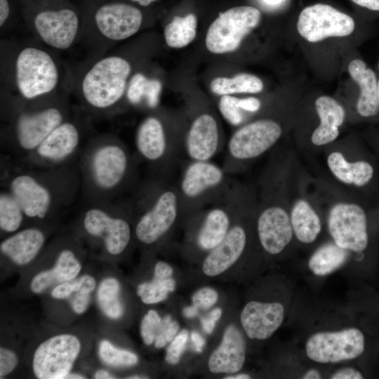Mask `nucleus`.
Instances as JSON below:
<instances>
[{
  "label": "nucleus",
  "mask_w": 379,
  "mask_h": 379,
  "mask_svg": "<svg viewBox=\"0 0 379 379\" xmlns=\"http://www.w3.org/2000/svg\"><path fill=\"white\" fill-rule=\"evenodd\" d=\"M86 190L93 201H104L132 184L135 161L129 149L115 139L101 140L86 149L82 159Z\"/></svg>",
  "instance_id": "obj_1"
},
{
  "label": "nucleus",
  "mask_w": 379,
  "mask_h": 379,
  "mask_svg": "<svg viewBox=\"0 0 379 379\" xmlns=\"http://www.w3.org/2000/svg\"><path fill=\"white\" fill-rule=\"evenodd\" d=\"M159 177L142 187L135 206L140 215L135 224L134 234L145 246L161 241L182 220L176 184Z\"/></svg>",
  "instance_id": "obj_2"
},
{
  "label": "nucleus",
  "mask_w": 379,
  "mask_h": 379,
  "mask_svg": "<svg viewBox=\"0 0 379 379\" xmlns=\"http://www.w3.org/2000/svg\"><path fill=\"white\" fill-rule=\"evenodd\" d=\"M234 185L231 184L230 174L211 160L186 161L176 184L182 220L224 201Z\"/></svg>",
  "instance_id": "obj_3"
},
{
  "label": "nucleus",
  "mask_w": 379,
  "mask_h": 379,
  "mask_svg": "<svg viewBox=\"0 0 379 379\" xmlns=\"http://www.w3.org/2000/svg\"><path fill=\"white\" fill-rule=\"evenodd\" d=\"M249 190L234 184L224 201L203 208L187 218V248L208 253L226 237L243 206Z\"/></svg>",
  "instance_id": "obj_4"
},
{
  "label": "nucleus",
  "mask_w": 379,
  "mask_h": 379,
  "mask_svg": "<svg viewBox=\"0 0 379 379\" xmlns=\"http://www.w3.org/2000/svg\"><path fill=\"white\" fill-rule=\"evenodd\" d=\"M159 116L145 117L135 133V147L138 156L160 177L166 176L184 152L185 134L170 131Z\"/></svg>",
  "instance_id": "obj_5"
},
{
  "label": "nucleus",
  "mask_w": 379,
  "mask_h": 379,
  "mask_svg": "<svg viewBox=\"0 0 379 379\" xmlns=\"http://www.w3.org/2000/svg\"><path fill=\"white\" fill-rule=\"evenodd\" d=\"M131 67L124 58L111 55L95 62L85 74L81 84L86 102L97 109L115 105L124 95Z\"/></svg>",
  "instance_id": "obj_6"
},
{
  "label": "nucleus",
  "mask_w": 379,
  "mask_h": 379,
  "mask_svg": "<svg viewBox=\"0 0 379 379\" xmlns=\"http://www.w3.org/2000/svg\"><path fill=\"white\" fill-rule=\"evenodd\" d=\"M281 134V125L271 119H260L244 125L230 137L222 166L228 174L239 172L246 164L273 147Z\"/></svg>",
  "instance_id": "obj_7"
},
{
  "label": "nucleus",
  "mask_w": 379,
  "mask_h": 379,
  "mask_svg": "<svg viewBox=\"0 0 379 379\" xmlns=\"http://www.w3.org/2000/svg\"><path fill=\"white\" fill-rule=\"evenodd\" d=\"M62 185L48 178L46 173L19 172L10 178L8 191L29 218L44 219L62 204Z\"/></svg>",
  "instance_id": "obj_8"
},
{
  "label": "nucleus",
  "mask_w": 379,
  "mask_h": 379,
  "mask_svg": "<svg viewBox=\"0 0 379 379\" xmlns=\"http://www.w3.org/2000/svg\"><path fill=\"white\" fill-rule=\"evenodd\" d=\"M124 206L93 201L83 213L82 225L88 234L100 239L106 251L112 255L122 253L132 237L128 213Z\"/></svg>",
  "instance_id": "obj_9"
},
{
  "label": "nucleus",
  "mask_w": 379,
  "mask_h": 379,
  "mask_svg": "<svg viewBox=\"0 0 379 379\" xmlns=\"http://www.w3.org/2000/svg\"><path fill=\"white\" fill-rule=\"evenodd\" d=\"M368 346L364 331L350 327L338 331L314 333L306 341L305 352L314 362L333 364L361 357L366 353Z\"/></svg>",
  "instance_id": "obj_10"
},
{
  "label": "nucleus",
  "mask_w": 379,
  "mask_h": 379,
  "mask_svg": "<svg viewBox=\"0 0 379 379\" xmlns=\"http://www.w3.org/2000/svg\"><path fill=\"white\" fill-rule=\"evenodd\" d=\"M260 19V11L248 6H236L220 13L208 29L206 48L214 54L234 51L244 38L258 25Z\"/></svg>",
  "instance_id": "obj_11"
},
{
  "label": "nucleus",
  "mask_w": 379,
  "mask_h": 379,
  "mask_svg": "<svg viewBox=\"0 0 379 379\" xmlns=\"http://www.w3.org/2000/svg\"><path fill=\"white\" fill-rule=\"evenodd\" d=\"M328 228L338 246L364 255L372 250V239L366 211L355 203H338L330 210Z\"/></svg>",
  "instance_id": "obj_12"
},
{
  "label": "nucleus",
  "mask_w": 379,
  "mask_h": 379,
  "mask_svg": "<svg viewBox=\"0 0 379 379\" xmlns=\"http://www.w3.org/2000/svg\"><path fill=\"white\" fill-rule=\"evenodd\" d=\"M59 79L58 69L52 57L35 47H27L18 55L15 80L20 94L34 99L55 89Z\"/></svg>",
  "instance_id": "obj_13"
},
{
  "label": "nucleus",
  "mask_w": 379,
  "mask_h": 379,
  "mask_svg": "<svg viewBox=\"0 0 379 379\" xmlns=\"http://www.w3.org/2000/svg\"><path fill=\"white\" fill-rule=\"evenodd\" d=\"M81 350L79 338L60 334L41 343L35 350L32 368L39 379H65L70 373Z\"/></svg>",
  "instance_id": "obj_14"
},
{
  "label": "nucleus",
  "mask_w": 379,
  "mask_h": 379,
  "mask_svg": "<svg viewBox=\"0 0 379 379\" xmlns=\"http://www.w3.org/2000/svg\"><path fill=\"white\" fill-rule=\"evenodd\" d=\"M255 208L251 195L225 239L206 254L202 265L203 272L206 276L215 277L223 273L242 256L248 240L247 223Z\"/></svg>",
  "instance_id": "obj_15"
},
{
  "label": "nucleus",
  "mask_w": 379,
  "mask_h": 379,
  "mask_svg": "<svg viewBox=\"0 0 379 379\" xmlns=\"http://www.w3.org/2000/svg\"><path fill=\"white\" fill-rule=\"evenodd\" d=\"M354 27L352 17L323 4L305 8L297 22L298 33L310 42H317L332 36H348L354 32Z\"/></svg>",
  "instance_id": "obj_16"
},
{
  "label": "nucleus",
  "mask_w": 379,
  "mask_h": 379,
  "mask_svg": "<svg viewBox=\"0 0 379 379\" xmlns=\"http://www.w3.org/2000/svg\"><path fill=\"white\" fill-rule=\"evenodd\" d=\"M263 201L255 216L258 238L267 253L278 255L290 244L294 234L291 217L268 191Z\"/></svg>",
  "instance_id": "obj_17"
},
{
  "label": "nucleus",
  "mask_w": 379,
  "mask_h": 379,
  "mask_svg": "<svg viewBox=\"0 0 379 379\" xmlns=\"http://www.w3.org/2000/svg\"><path fill=\"white\" fill-rule=\"evenodd\" d=\"M223 145V137L213 114L201 112L194 115L185 135L184 152L188 159L211 160Z\"/></svg>",
  "instance_id": "obj_18"
},
{
  "label": "nucleus",
  "mask_w": 379,
  "mask_h": 379,
  "mask_svg": "<svg viewBox=\"0 0 379 379\" xmlns=\"http://www.w3.org/2000/svg\"><path fill=\"white\" fill-rule=\"evenodd\" d=\"M64 121L62 111L55 107L20 113L15 121V136L20 149L27 155Z\"/></svg>",
  "instance_id": "obj_19"
},
{
  "label": "nucleus",
  "mask_w": 379,
  "mask_h": 379,
  "mask_svg": "<svg viewBox=\"0 0 379 379\" xmlns=\"http://www.w3.org/2000/svg\"><path fill=\"white\" fill-rule=\"evenodd\" d=\"M80 142L81 134L77 126L64 121L28 154L29 161L36 165L53 166L60 164L76 153Z\"/></svg>",
  "instance_id": "obj_20"
},
{
  "label": "nucleus",
  "mask_w": 379,
  "mask_h": 379,
  "mask_svg": "<svg viewBox=\"0 0 379 379\" xmlns=\"http://www.w3.org/2000/svg\"><path fill=\"white\" fill-rule=\"evenodd\" d=\"M142 22L141 11L135 6L114 3L103 5L95 14L100 34L112 41H121L134 35Z\"/></svg>",
  "instance_id": "obj_21"
},
{
  "label": "nucleus",
  "mask_w": 379,
  "mask_h": 379,
  "mask_svg": "<svg viewBox=\"0 0 379 379\" xmlns=\"http://www.w3.org/2000/svg\"><path fill=\"white\" fill-rule=\"evenodd\" d=\"M34 26L40 38L48 46L67 49L74 42L79 28V19L72 10L44 11L34 18Z\"/></svg>",
  "instance_id": "obj_22"
},
{
  "label": "nucleus",
  "mask_w": 379,
  "mask_h": 379,
  "mask_svg": "<svg viewBox=\"0 0 379 379\" xmlns=\"http://www.w3.org/2000/svg\"><path fill=\"white\" fill-rule=\"evenodd\" d=\"M284 317V307L280 302L252 300L241 310L240 321L249 338L265 340L280 327Z\"/></svg>",
  "instance_id": "obj_23"
},
{
  "label": "nucleus",
  "mask_w": 379,
  "mask_h": 379,
  "mask_svg": "<svg viewBox=\"0 0 379 379\" xmlns=\"http://www.w3.org/2000/svg\"><path fill=\"white\" fill-rule=\"evenodd\" d=\"M246 359V341L234 325L224 331L219 346L211 353L208 367L213 373H234L240 371Z\"/></svg>",
  "instance_id": "obj_24"
},
{
  "label": "nucleus",
  "mask_w": 379,
  "mask_h": 379,
  "mask_svg": "<svg viewBox=\"0 0 379 379\" xmlns=\"http://www.w3.org/2000/svg\"><path fill=\"white\" fill-rule=\"evenodd\" d=\"M45 235L41 230L30 227L18 231L1 241L2 254L19 265L32 261L45 243Z\"/></svg>",
  "instance_id": "obj_25"
},
{
  "label": "nucleus",
  "mask_w": 379,
  "mask_h": 379,
  "mask_svg": "<svg viewBox=\"0 0 379 379\" xmlns=\"http://www.w3.org/2000/svg\"><path fill=\"white\" fill-rule=\"evenodd\" d=\"M315 107L320 123L312 133L311 140L317 146L327 145L338 138L345 111L338 101L328 95L319 97Z\"/></svg>",
  "instance_id": "obj_26"
},
{
  "label": "nucleus",
  "mask_w": 379,
  "mask_h": 379,
  "mask_svg": "<svg viewBox=\"0 0 379 379\" xmlns=\"http://www.w3.org/2000/svg\"><path fill=\"white\" fill-rule=\"evenodd\" d=\"M352 79L359 85L360 95L357 110L363 117H375L379 113L378 79L375 72L361 59L353 60L348 66Z\"/></svg>",
  "instance_id": "obj_27"
},
{
  "label": "nucleus",
  "mask_w": 379,
  "mask_h": 379,
  "mask_svg": "<svg viewBox=\"0 0 379 379\" xmlns=\"http://www.w3.org/2000/svg\"><path fill=\"white\" fill-rule=\"evenodd\" d=\"M81 270L75 253L70 249H64L60 252L52 269L42 271L32 279L30 288L34 293H42L53 284L73 280Z\"/></svg>",
  "instance_id": "obj_28"
},
{
  "label": "nucleus",
  "mask_w": 379,
  "mask_h": 379,
  "mask_svg": "<svg viewBox=\"0 0 379 379\" xmlns=\"http://www.w3.org/2000/svg\"><path fill=\"white\" fill-rule=\"evenodd\" d=\"M327 164L335 177L348 185L365 186L375 175V168L369 161L359 160L350 162L340 152H331L328 157Z\"/></svg>",
  "instance_id": "obj_29"
},
{
  "label": "nucleus",
  "mask_w": 379,
  "mask_h": 379,
  "mask_svg": "<svg viewBox=\"0 0 379 379\" xmlns=\"http://www.w3.org/2000/svg\"><path fill=\"white\" fill-rule=\"evenodd\" d=\"M291 220L293 233L303 244L314 242L321 230L320 218L305 199H299L292 207Z\"/></svg>",
  "instance_id": "obj_30"
},
{
  "label": "nucleus",
  "mask_w": 379,
  "mask_h": 379,
  "mask_svg": "<svg viewBox=\"0 0 379 379\" xmlns=\"http://www.w3.org/2000/svg\"><path fill=\"white\" fill-rule=\"evenodd\" d=\"M350 252L334 242L325 244L311 255L308 261V267L317 276L330 274L347 262Z\"/></svg>",
  "instance_id": "obj_31"
},
{
  "label": "nucleus",
  "mask_w": 379,
  "mask_h": 379,
  "mask_svg": "<svg viewBox=\"0 0 379 379\" xmlns=\"http://www.w3.org/2000/svg\"><path fill=\"white\" fill-rule=\"evenodd\" d=\"M161 90L162 84L159 80L149 79L142 73H136L127 86L126 97L133 105H139L145 100L147 106L154 109L159 103Z\"/></svg>",
  "instance_id": "obj_32"
},
{
  "label": "nucleus",
  "mask_w": 379,
  "mask_h": 379,
  "mask_svg": "<svg viewBox=\"0 0 379 379\" xmlns=\"http://www.w3.org/2000/svg\"><path fill=\"white\" fill-rule=\"evenodd\" d=\"M211 91L217 95H231L234 93H258L262 91L263 83L258 77L239 74L232 78L216 77L210 84Z\"/></svg>",
  "instance_id": "obj_33"
},
{
  "label": "nucleus",
  "mask_w": 379,
  "mask_h": 379,
  "mask_svg": "<svg viewBox=\"0 0 379 379\" xmlns=\"http://www.w3.org/2000/svg\"><path fill=\"white\" fill-rule=\"evenodd\" d=\"M197 27V18L194 14L175 16L164 29L165 41L173 48L185 47L194 39Z\"/></svg>",
  "instance_id": "obj_34"
},
{
  "label": "nucleus",
  "mask_w": 379,
  "mask_h": 379,
  "mask_svg": "<svg viewBox=\"0 0 379 379\" xmlns=\"http://www.w3.org/2000/svg\"><path fill=\"white\" fill-rule=\"evenodd\" d=\"M119 291V282L113 277L103 279L98 286L97 299L99 306L104 314L112 319H119L123 314Z\"/></svg>",
  "instance_id": "obj_35"
},
{
  "label": "nucleus",
  "mask_w": 379,
  "mask_h": 379,
  "mask_svg": "<svg viewBox=\"0 0 379 379\" xmlns=\"http://www.w3.org/2000/svg\"><path fill=\"white\" fill-rule=\"evenodd\" d=\"M26 217L21 206L8 190L0 194V228L8 233L15 232Z\"/></svg>",
  "instance_id": "obj_36"
},
{
  "label": "nucleus",
  "mask_w": 379,
  "mask_h": 379,
  "mask_svg": "<svg viewBox=\"0 0 379 379\" xmlns=\"http://www.w3.org/2000/svg\"><path fill=\"white\" fill-rule=\"evenodd\" d=\"M175 288V281L172 277L164 278L154 275L151 281L138 285L137 294L145 304H156L164 300Z\"/></svg>",
  "instance_id": "obj_37"
},
{
  "label": "nucleus",
  "mask_w": 379,
  "mask_h": 379,
  "mask_svg": "<svg viewBox=\"0 0 379 379\" xmlns=\"http://www.w3.org/2000/svg\"><path fill=\"white\" fill-rule=\"evenodd\" d=\"M98 353L100 359L109 366H131L138 361L135 353L119 349L107 340H102L100 343Z\"/></svg>",
  "instance_id": "obj_38"
},
{
  "label": "nucleus",
  "mask_w": 379,
  "mask_h": 379,
  "mask_svg": "<svg viewBox=\"0 0 379 379\" xmlns=\"http://www.w3.org/2000/svg\"><path fill=\"white\" fill-rule=\"evenodd\" d=\"M95 286V279L91 275L86 274L75 280L60 284L53 289L51 295L56 299H65L74 293H91Z\"/></svg>",
  "instance_id": "obj_39"
},
{
  "label": "nucleus",
  "mask_w": 379,
  "mask_h": 379,
  "mask_svg": "<svg viewBox=\"0 0 379 379\" xmlns=\"http://www.w3.org/2000/svg\"><path fill=\"white\" fill-rule=\"evenodd\" d=\"M178 330V323L173 319L171 315H165L161 318L156 329L154 342L155 347L161 348L171 343L177 335Z\"/></svg>",
  "instance_id": "obj_40"
},
{
  "label": "nucleus",
  "mask_w": 379,
  "mask_h": 379,
  "mask_svg": "<svg viewBox=\"0 0 379 379\" xmlns=\"http://www.w3.org/2000/svg\"><path fill=\"white\" fill-rule=\"evenodd\" d=\"M218 107L222 117L232 126H239L244 121V114L237 104L236 97L221 96Z\"/></svg>",
  "instance_id": "obj_41"
},
{
  "label": "nucleus",
  "mask_w": 379,
  "mask_h": 379,
  "mask_svg": "<svg viewBox=\"0 0 379 379\" xmlns=\"http://www.w3.org/2000/svg\"><path fill=\"white\" fill-rule=\"evenodd\" d=\"M161 317L153 310H150L144 316L140 325V334L144 343L147 345L154 342L155 333Z\"/></svg>",
  "instance_id": "obj_42"
},
{
  "label": "nucleus",
  "mask_w": 379,
  "mask_h": 379,
  "mask_svg": "<svg viewBox=\"0 0 379 379\" xmlns=\"http://www.w3.org/2000/svg\"><path fill=\"white\" fill-rule=\"evenodd\" d=\"M188 340V332L181 331L170 343L166 354V361L170 364H176L179 362L180 357L185 349Z\"/></svg>",
  "instance_id": "obj_43"
},
{
  "label": "nucleus",
  "mask_w": 379,
  "mask_h": 379,
  "mask_svg": "<svg viewBox=\"0 0 379 379\" xmlns=\"http://www.w3.org/2000/svg\"><path fill=\"white\" fill-rule=\"evenodd\" d=\"M218 299L215 290L210 287H204L198 290L192 296L193 305L198 309L207 310L214 305Z\"/></svg>",
  "instance_id": "obj_44"
},
{
  "label": "nucleus",
  "mask_w": 379,
  "mask_h": 379,
  "mask_svg": "<svg viewBox=\"0 0 379 379\" xmlns=\"http://www.w3.org/2000/svg\"><path fill=\"white\" fill-rule=\"evenodd\" d=\"M16 354L11 350L1 347L0 349V378H2L12 372L18 365Z\"/></svg>",
  "instance_id": "obj_45"
},
{
  "label": "nucleus",
  "mask_w": 379,
  "mask_h": 379,
  "mask_svg": "<svg viewBox=\"0 0 379 379\" xmlns=\"http://www.w3.org/2000/svg\"><path fill=\"white\" fill-rule=\"evenodd\" d=\"M90 293H84L81 292L74 293L71 300V306L74 312L77 314L84 313L90 302Z\"/></svg>",
  "instance_id": "obj_46"
},
{
  "label": "nucleus",
  "mask_w": 379,
  "mask_h": 379,
  "mask_svg": "<svg viewBox=\"0 0 379 379\" xmlns=\"http://www.w3.org/2000/svg\"><path fill=\"white\" fill-rule=\"evenodd\" d=\"M222 312L220 308H215L206 316L201 317V324L205 333L210 334L213 332L215 323L220 318Z\"/></svg>",
  "instance_id": "obj_47"
},
{
  "label": "nucleus",
  "mask_w": 379,
  "mask_h": 379,
  "mask_svg": "<svg viewBox=\"0 0 379 379\" xmlns=\"http://www.w3.org/2000/svg\"><path fill=\"white\" fill-rule=\"evenodd\" d=\"M364 377L361 370L353 367L340 368L330 376L331 379H362Z\"/></svg>",
  "instance_id": "obj_48"
},
{
  "label": "nucleus",
  "mask_w": 379,
  "mask_h": 379,
  "mask_svg": "<svg viewBox=\"0 0 379 379\" xmlns=\"http://www.w3.org/2000/svg\"><path fill=\"white\" fill-rule=\"evenodd\" d=\"M237 104L242 111L255 112L260 108V101L254 97L237 98Z\"/></svg>",
  "instance_id": "obj_49"
},
{
  "label": "nucleus",
  "mask_w": 379,
  "mask_h": 379,
  "mask_svg": "<svg viewBox=\"0 0 379 379\" xmlns=\"http://www.w3.org/2000/svg\"><path fill=\"white\" fill-rule=\"evenodd\" d=\"M355 4L368 11L379 13V0H351Z\"/></svg>",
  "instance_id": "obj_50"
},
{
  "label": "nucleus",
  "mask_w": 379,
  "mask_h": 379,
  "mask_svg": "<svg viewBox=\"0 0 379 379\" xmlns=\"http://www.w3.org/2000/svg\"><path fill=\"white\" fill-rule=\"evenodd\" d=\"M191 339L194 343L196 351L197 352H201L205 345V340L204 338L199 333L192 331L191 333Z\"/></svg>",
  "instance_id": "obj_51"
},
{
  "label": "nucleus",
  "mask_w": 379,
  "mask_h": 379,
  "mask_svg": "<svg viewBox=\"0 0 379 379\" xmlns=\"http://www.w3.org/2000/svg\"><path fill=\"white\" fill-rule=\"evenodd\" d=\"M9 5L7 0H0V25L3 26L9 15Z\"/></svg>",
  "instance_id": "obj_52"
},
{
  "label": "nucleus",
  "mask_w": 379,
  "mask_h": 379,
  "mask_svg": "<svg viewBox=\"0 0 379 379\" xmlns=\"http://www.w3.org/2000/svg\"><path fill=\"white\" fill-rule=\"evenodd\" d=\"M368 305L370 311L379 313V292L369 296Z\"/></svg>",
  "instance_id": "obj_53"
},
{
  "label": "nucleus",
  "mask_w": 379,
  "mask_h": 379,
  "mask_svg": "<svg viewBox=\"0 0 379 379\" xmlns=\"http://www.w3.org/2000/svg\"><path fill=\"white\" fill-rule=\"evenodd\" d=\"M303 379H319L321 378L320 371L316 368L307 370L302 376Z\"/></svg>",
  "instance_id": "obj_54"
},
{
  "label": "nucleus",
  "mask_w": 379,
  "mask_h": 379,
  "mask_svg": "<svg viewBox=\"0 0 379 379\" xmlns=\"http://www.w3.org/2000/svg\"><path fill=\"white\" fill-rule=\"evenodd\" d=\"M183 314L187 318H192L198 314V308L194 305L186 307L183 310Z\"/></svg>",
  "instance_id": "obj_55"
},
{
  "label": "nucleus",
  "mask_w": 379,
  "mask_h": 379,
  "mask_svg": "<svg viewBox=\"0 0 379 379\" xmlns=\"http://www.w3.org/2000/svg\"><path fill=\"white\" fill-rule=\"evenodd\" d=\"M94 378H96V379H111V378H114V377L111 373H109V372H107V371H105V370H99V371H98L95 373Z\"/></svg>",
  "instance_id": "obj_56"
},
{
  "label": "nucleus",
  "mask_w": 379,
  "mask_h": 379,
  "mask_svg": "<svg viewBox=\"0 0 379 379\" xmlns=\"http://www.w3.org/2000/svg\"><path fill=\"white\" fill-rule=\"evenodd\" d=\"M225 379H248L251 378V376L245 373H239L232 375H227L224 378Z\"/></svg>",
  "instance_id": "obj_57"
},
{
  "label": "nucleus",
  "mask_w": 379,
  "mask_h": 379,
  "mask_svg": "<svg viewBox=\"0 0 379 379\" xmlns=\"http://www.w3.org/2000/svg\"><path fill=\"white\" fill-rule=\"evenodd\" d=\"M65 379H84L86 377H84L82 375L80 374H76V373H68L65 378Z\"/></svg>",
  "instance_id": "obj_58"
},
{
  "label": "nucleus",
  "mask_w": 379,
  "mask_h": 379,
  "mask_svg": "<svg viewBox=\"0 0 379 379\" xmlns=\"http://www.w3.org/2000/svg\"><path fill=\"white\" fill-rule=\"evenodd\" d=\"M132 1L137 2L142 6H147L157 0H131Z\"/></svg>",
  "instance_id": "obj_59"
},
{
  "label": "nucleus",
  "mask_w": 379,
  "mask_h": 379,
  "mask_svg": "<svg viewBox=\"0 0 379 379\" xmlns=\"http://www.w3.org/2000/svg\"><path fill=\"white\" fill-rule=\"evenodd\" d=\"M265 3L270 5H276L281 3L283 0H263Z\"/></svg>",
  "instance_id": "obj_60"
},
{
  "label": "nucleus",
  "mask_w": 379,
  "mask_h": 379,
  "mask_svg": "<svg viewBox=\"0 0 379 379\" xmlns=\"http://www.w3.org/2000/svg\"><path fill=\"white\" fill-rule=\"evenodd\" d=\"M128 378H145V377H140V375H132L131 377H128Z\"/></svg>",
  "instance_id": "obj_61"
},
{
  "label": "nucleus",
  "mask_w": 379,
  "mask_h": 379,
  "mask_svg": "<svg viewBox=\"0 0 379 379\" xmlns=\"http://www.w3.org/2000/svg\"><path fill=\"white\" fill-rule=\"evenodd\" d=\"M378 69H379V62H378ZM378 100H379V79H378Z\"/></svg>",
  "instance_id": "obj_62"
}]
</instances>
